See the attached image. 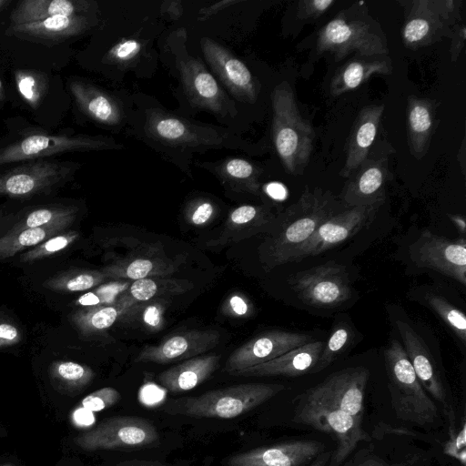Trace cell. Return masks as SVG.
<instances>
[{"instance_id": "ee69618b", "label": "cell", "mask_w": 466, "mask_h": 466, "mask_svg": "<svg viewBox=\"0 0 466 466\" xmlns=\"http://www.w3.org/2000/svg\"><path fill=\"white\" fill-rule=\"evenodd\" d=\"M16 83L22 96L32 106H36L44 92V80L36 73H16Z\"/></svg>"}, {"instance_id": "44dd1931", "label": "cell", "mask_w": 466, "mask_h": 466, "mask_svg": "<svg viewBox=\"0 0 466 466\" xmlns=\"http://www.w3.org/2000/svg\"><path fill=\"white\" fill-rule=\"evenodd\" d=\"M389 176L387 157H367L349 177L341 195V203L347 208L381 206Z\"/></svg>"}, {"instance_id": "ffe728a7", "label": "cell", "mask_w": 466, "mask_h": 466, "mask_svg": "<svg viewBox=\"0 0 466 466\" xmlns=\"http://www.w3.org/2000/svg\"><path fill=\"white\" fill-rule=\"evenodd\" d=\"M201 47L207 62L231 95L242 102H255L258 87L247 66L209 38L201 39Z\"/></svg>"}, {"instance_id": "30bf717a", "label": "cell", "mask_w": 466, "mask_h": 466, "mask_svg": "<svg viewBox=\"0 0 466 466\" xmlns=\"http://www.w3.org/2000/svg\"><path fill=\"white\" fill-rule=\"evenodd\" d=\"M288 282L304 304L319 309L336 308L352 294L346 268L333 261L299 271Z\"/></svg>"}, {"instance_id": "db71d44e", "label": "cell", "mask_w": 466, "mask_h": 466, "mask_svg": "<svg viewBox=\"0 0 466 466\" xmlns=\"http://www.w3.org/2000/svg\"><path fill=\"white\" fill-rule=\"evenodd\" d=\"M466 38V27L463 24L458 26L452 33L451 54L452 61H455L464 46Z\"/></svg>"}, {"instance_id": "d6986e66", "label": "cell", "mask_w": 466, "mask_h": 466, "mask_svg": "<svg viewBox=\"0 0 466 466\" xmlns=\"http://www.w3.org/2000/svg\"><path fill=\"white\" fill-rule=\"evenodd\" d=\"M325 449L317 441H289L235 454L227 466H305Z\"/></svg>"}, {"instance_id": "60d3db41", "label": "cell", "mask_w": 466, "mask_h": 466, "mask_svg": "<svg viewBox=\"0 0 466 466\" xmlns=\"http://www.w3.org/2000/svg\"><path fill=\"white\" fill-rule=\"evenodd\" d=\"M106 279L103 271L81 270L56 278L48 282V286L56 290L83 291L104 283Z\"/></svg>"}, {"instance_id": "f6af8a7d", "label": "cell", "mask_w": 466, "mask_h": 466, "mask_svg": "<svg viewBox=\"0 0 466 466\" xmlns=\"http://www.w3.org/2000/svg\"><path fill=\"white\" fill-rule=\"evenodd\" d=\"M129 311L136 312L135 317H139L138 319L150 330H158L164 325V305L154 299L143 306L138 304Z\"/></svg>"}, {"instance_id": "7402d4cb", "label": "cell", "mask_w": 466, "mask_h": 466, "mask_svg": "<svg viewBox=\"0 0 466 466\" xmlns=\"http://www.w3.org/2000/svg\"><path fill=\"white\" fill-rule=\"evenodd\" d=\"M278 214L265 205H242L228 215L219 234L207 242L208 247H225L258 234H269Z\"/></svg>"}, {"instance_id": "f35d334b", "label": "cell", "mask_w": 466, "mask_h": 466, "mask_svg": "<svg viewBox=\"0 0 466 466\" xmlns=\"http://www.w3.org/2000/svg\"><path fill=\"white\" fill-rule=\"evenodd\" d=\"M424 303L431 308L453 332V334L466 344V317L458 308L454 307L448 299L439 294L429 293Z\"/></svg>"}, {"instance_id": "6125c7cd", "label": "cell", "mask_w": 466, "mask_h": 466, "mask_svg": "<svg viewBox=\"0 0 466 466\" xmlns=\"http://www.w3.org/2000/svg\"><path fill=\"white\" fill-rule=\"evenodd\" d=\"M11 3L10 0H0V11Z\"/></svg>"}, {"instance_id": "9f6ffc18", "label": "cell", "mask_w": 466, "mask_h": 466, "mask_svg": "<svg viewBox=\"0 0 466 466\" xmlns=\"http://www.w3.org/2000/svg\"><path fill=\"white\" fill-rule=\"evenodd\" d=\"M161 10L173 19L180 17L183 7L180 1H166L162 4Z\"/></svg>"}, {"instance_id": "83f0119b", "label": "cell", "mask_w": 466, "mask_h": 466, "mask_svg": "<svg viewBox=\"0 0 466 466\" xmlns=\"http://www.w3.org/2000/svg\"><path fill=\"white\" fill-rule=\"evenodd\" d=\"M88 26L86 15L53 16L42 21L11 25L10 35L32 41H61L84 32Z\"/></svg>"}, {"instance_id": "be15d7a7", "label": "cell", "mask_w": 466, "mask_h": 466, "mask_svg": "<svg viewBox=\"0 0 466 466\" xmlns=\"http://www.w3.org/2000/svg\"><path fill=\"white\" fill-rule=\"evenodd\" d=\"M4 98H5V91H4V86H3L2 81L0 79V101H2Z\"/></svg>"}, {"instance_id": "603a6c76", "label": "cell", "mask_w": 466, "mask_h": 466, "mask_svg": "<svg viewBox=\"0 0 466 466\" xmlns=\"http://www.w3.org/2000/svg\"><path fill=\"white\" fill-rule=\"evenodd\" d=\"M395 326L420 383L425 391L448 408L445 388L423 339L403 320H396Z\"/></svg>"}, {"instance_id": "4dcf8cb0", "label": "cell", "mask_w": 466, "mask_h": 466, "mask_svg": "<svg viewBox=\"0 0 466 466\" xmlns=\"http://www.w3.org/2000/svg\"><path fill=\"white\" fill-rule=\"evenodd\" d=\"M89 3L76 0H24L12 10L11 25L30 24L53 16L85 15Z\"/></svg>"}, {"instance_id": "484cf974", "label": "cell", "mask_w": 466, "mask_h": 466, "mask_svg": "<svg viewBox=\"0 0 466 466\" xmlns=\"http://www.w3.org/2000/svg\"><path fill=\"white\" fill-rule=\"evenodd\" d=\"M69 89L79 109L94 121L106 126L121 122L120 104L102 89L80 79L70 80Z\"/></svg>"}, {"instance_id": "d590c367", "label": "cell", "mask_w": 466, "mask_h": 466, "mask_svg": "<svg viewBox=\"0 0 466 466\" xmlns=\"http://www.w3.org/2000/svg\"><path fill=\"white\" fill-rule=\"evenodd\" d=\"M137 304L121 294L113 304L90 307L75 316V321L85 334H96L106 331L117 319L124 317Z\"/></svg>"}, {"instance_id": "3957f363", "label": "cell", "mask_w": 466, "mask_h": 466, "mask_svg": "<svg viewBox=\"0 0 466 466\" xmlns=\"http://www.w3.org/2000/svg\"><path fill=\"white\" fill-rule=\"evenodd\" d=\"M384 358L391 404L397 418L420 427L436 424L438 409L420 383L399 340L390 341Z\"/></svg>"}, {"instance_id": "f1b7e54d", "label": "cell", "mask_w": 466, "mask_h": 466, "mask_svg": "<svg viewBox=\"0 0 466 466\" xmlns=\"http://www.w3.org/2000/svg\"><path fill=\"white\" fill-rule=\"evenodd\" d=\"M436 109L433 101L410 96L407 106V136L409 148L418 159L428 151L436 127Z\"/></svg>"}, {"instance_id": "6da1fadb", "label": "cell", "mask_w": 466, "mask_h": 466, "mask_svg": "<svg viewBox=\"0 0 466 466\" xmlns=\"http://www.w3.org/2000/svg\"><path fill=\"white\" fill-rule=\"evenodd\" d=\"M346 208L329 191L307 187L295 203L278 214L274 228L259 246L265 270L289 263L290 256L326 219Z\"/></svg>"}, {"instance_id": "2e32d148", "label": "cell", "mask_w": 466, "mask_h": 466, "mask_svg": "<svg viewBox=\"0 0 466 466\" xmlns=\"http://www.w3.org/2000/svg\"><path fill=\"white\" fill-rule=\"evenodd\" d=\"M370 372L363 367L331 373L305 395L335 405L362 423L364 396Z\"/></svg>"}, {"instance_id": "f546056e", "label": "cell", "mask_w": 466, "mask_h": 466, "mask_svg": "<svg viewBox=\"0 0 466 466\" xmlns=\"http://www.w3.org/2000/svg\"><path fill=\"white\" fill-rule=\"evenodd\" d=\"M392 63L389 56H360L343 65L334 75L330 93L334 96L358 88L375 74L389 75Z\"/></svg>"}, {"instance_id": "8fae6325", "label": "cell", "mask_w": 466, "mask_h": 466, "mask_svg": "<svg viewBox=\"0 0 466 466\" xmlns=\"http://www.w3.org/2000/svg\"><path fill=\"white\" fill-rule=\"evenodd\" d=\"M317 51L329 53L337 59L356 53L360 56H386L384 39L363 20L347 19L340 13L319 32Z\"/></svg>"}, {"instance_id": "bcb514c9", "label": "cell", "mask_w": 466, "mask_h": 466, "mask_svg": "<svg viewBox=\"0 0 466 466\" xmlns=\"http://www.w3.org/2000/svg\"><path fill=\"white\" fill-rule=\"evenodd\" d=\"M121 400V394L112 387H104L91 392L81 401V406L90 411L108 409Z\"/></svg>"}, {"instance_id": "e575fe53", "label": "cell", "mask_w": 466, "mask_h": 466, "mask_svg": "<svg viewBox=\"0 0 466 466\" xmlns=\"http://www.w3.org/2000/svg\"><path fill=\"white\" fill-rule=\"evenodd\" d=\"M78 208L72 204L49 203L26 207L14 215L7 216L6 230L4 234L12 231L35 228L51 224L55 221L76 217Z\"/></svg>"}, {"instance_id": "b9f144b4", "label": "cell", "mask_w": 466, "mask_h": 466, "mask_svg": "<svg viewBox=\"0 0 466 466\" xmlns=\"http://www.w3.org/2000/svg\"><path fill=\"white\" fill-rule=\"evenodd\" d=\"M449 432L448 440L443 446L444 454L459 461L461 466L466 465V425L462 417L461 427L456 426L455 414L451 407H448Z\"/></svg>"}, {"instance_id": "8992f818", "label": "cell", "mask_w": 466, "mask_h": 466, "mask_svg": "<svg viewBox=\"0 0 466 466\" xmlns=\"http://www.w3.org/2000/svg\"><path fill=\"white\" fill-rule=\"evenodd\" d=\"M295 403L293 421L329 433L336 440L328 466H340L359 442L371 441L361 423L335 405L304 393L295 399Z\"/></svg>"}, {"instance_id": "03108f58", "label": "cell", "mask_w": 466, "mask_h": 466, "mask_svg": "<svg viewBox=\"0 0 466 466\" xmlns=\"http://www.w3.org/2000/svg\"><path fill=\"white\" fill-rule=\"evenodd\" d=\"M3 466H7V465H3Z\"/></svg>"}, {"instance_id": "ba28073f", "label": "cell", "mask_w": 466, "mask_h": 466, "mask_svg": "<svg viewBox=\"0 0 466 466\" xmlns=\"http://www.w3.org/2000/svg\"><path fill=\"white\" fill-rule=\"evenodd\" d=\"M104 136L47 134L37 131L0 147V167L12 163L45 159L56 155L119 148Z\"/></svg>"}, {"instance_id": "d4e9b609", "label": "cell", "mask_w": 466, "mask_h": 466, "mask_svg": "<svg viewBox=\"0 0 466 466\" xmlns=\"http://www.w3.org/2000/svg\"><path fill=\"white\" fill-rule=\"evenodd\" d=\"M383 110V105H372L359 113L349 138L341 177H349L368 157Z\"/></svg>"}, {"instance_id": "816d5d0a", "label": "cell", "mask_w": 466, "mask_h": 466, "mask_svg": "<svg viewBox=\"0 0 466 466\" xmlns=\"http://www.w3.org/2000/svg\"><path fill=\"white\" fill-rule=\"evenodd\" d=\"M224 314L230 317H248L253 311V308L249 300L240 294H233L229 296L223 307Z\"/></svg>"}, {"instance_id": "cb8c5ba5", "label": "cell", "mask_w": 466, "mask_h": 466, "mask_svg": "<svg viewBox=\"0 0 466 466\" xmlns=\"http://www.w3.org/2000/svg\"><path fill=\"white\" fill-rule=\"evenodd\" d=\"M324 342L311 341L293 349L267 362L231 373L243 377H297L310 373L315 367Z\"/></svg>"}, {"instance_id": "e0dca14e", "label": "cell", "mask_w": 466, "mask_h": 466, "mask_svg": "<svg viewBox=\"0 0 466 466\" xmlns=\"http://www.w3.org/2000/svg\"><path fill=\"white\" fill-rule=\"evenodd\" d=\"M311 341L312 336L306 333L267 330L236 349L228 358L224 370L231 374L271 360Z\"/></svg>"}, {"instance_id": "9c48e42d", "label": "cell", "mask_w": 466, "mask_h": 466, "mask_svg": "<svg viewBox=\"0 0 466 466\" xmlns=\"http://www.w3.org/2000/svg\"><path fill=\"white\" fill-rule=\"evenodd\" d=\"M159 433L154 424L146 419L117 416L106 419L75 439L82 450H132L156 445Z\"/></svg>"}, {"instance_id": "11a10c76", "label": "cell", "mask_w": 466, "mask_h": 466, "mask_svg": "<svg viewBox=\"0 0 466 466\" xmlns=\"http://www.w3.org/2000/svg\"><path fill=\"white\" fill-rule=\"evenodd\" d=\"M239 1L238 0H222L218 3H215L208 7L203 8L199 12V18L201 20H206L216 13L228 7L230 5L238 4Z\"/></svg>"}, {"instance_id": "4fadbf2b", "label": "cell", "mask_w": 466, "mask_h": 466, "mask_svg": "<svg viewBox=\"0 0 466 466\" xmlns=\"http://www.w3.org/2000/svg\"><path fill=\"white\" fill-rule=\"evenodd\" d=\"M406 4L402 40L409 48L432 44L453 22L456 6L452 0H414Z\"/></svg>"}, {"instance_id": "836d02e7", "label": "cell", "mask_w": 466, "mask_h": 466, "mask_svg": "<svg viewBox=\"0 0 466 466\" xmlns=\"http://www.w3.org/2000/svg\"><path fill=\"white\" fill-rule=\"evenodd\" d=\"M221 179V181L229 187L230 189L237 192L260 195L258 168L251 162L240 157H228L214 166L206 164Z\"/></svg>"}, {"instance_id": "ab89813d", "label": "cell", "mask_w": 466, "mask_h": 466, "mask_svg": "<svg viewBox=\"0 0 466 466\" xmlns=\"http://www.w3.org/2000/svg\"><path fill=\"white\" fill-rule=\"evenodd\" d=\"M53 379L65 390L75 391L88 385L94 371L87 366L74 361H58L52 367Z\"/></svg>"}, {"instance_id": "4316f807", "label": "cell", "mask_w": 466, "mask_h": 466, "mask_svg": "<svg viewBox=\"0 0 466 466\" xmlns=\"http://www.w3.org/2000/svg\"><path fill=\"white\" fill-rule=\"evenodd\" d=\"M220 355L197 356L173 366L157 376L159 383L173 393L190 390L207 380L218 369Z\"/></svg>"}, {"instance_id": "5bb4252c", "label": "cell", "mask_w": 466, "mask_h": 466, "mask_svg": "<svg viewBox=\"0 0 466 466\" xmlns=\"http://www.w3.org/2000/svg\"><path fill=\"white\" fill-rule=\"evenodd\" d=\"M410 257L420 268L437 271L466 285V242L452 241L429 230L423 231L410 246Z\"/></svg>"}, {"instance_id": "c3c4849f", "label": "cell", "mask_w": 466, "mask_h": 466, "mask_svg": "<svg viewBox=\"0 0 466 466\" xmlns=\"http://www.w3.org/2000/svg\"><path fill=\"white\" fill-rule=\"evenodd\" d=\"M142 45L135 39H126L114 46L107 58L115 63H127L134 59L141 51Z\"/></svg>"}, {"instance_id": "94428289", "label": "cell", "mask_w": 466, "mask_h": 466, "mask_svg": "<svg viewBox=\"0 0 466 466\" xmlns=\"http://www.w3.org/2000/svg\"><path fill=\"white\" fill-rule=\"evenodd\" d=\"M282 189L281 187L278 184H272L268 186V193L273 196L274 198H279L282 195Z\"/></svg>"}, {"instance_id": "d6a6232c", "label": "cell", "mask_w": 466, "mask_h": 466, "mask_svg": "<svg viewBox=\"0 0 466 466\" xmlns=\"http://www.w3.org/2000/svg\"><path fill=\"white\" fill-rule=\"evenodd\" d=\"M76 217H69L51 224L23 230L12 231L0 237V259L13 257L18 252L33 248L65 231Z\"/></svg>"}, {"instance_id": "1f68e13d", "label": "cell", "mask_w": 466, "mask_h": 466, "mask_svg": "<svg viewBox=\"0 0 466 466\" xmlns=\"http://www.w3.org/2000/svg\"><path fill=\"white\" fill-rule=\"evenodd\" d=\"M177 263L167 258L137 257L118 260L103 268L107 278L113 279L139 280L173 274Z\"/></svg>"}, {"instance_id": "52a82bcc", "label": "cell", "mask_w": 466, "mask_h": 466, "mask_svg": "<svg viewBox=\"0 0 466 466\" xmlns=\"http://www.w3.org/2000/svg\"><path fill=\"white\" fill-rule=\"evenodd\" d=\"M78 163L56 159L20 162L0 169V197L29 199L56 191L73 178Z\"/></svg>"}, {"instance_id": "277c9868", "label": "cell", "mask_w": 466, "mask_h": 466, "mask_svg": "<svg viewBox=\"0 0 466 466\" xmlns=\"http://www.w3.org/2000/svg\"><path fill=\"white\" fill-rule=\"evenodd\" d=\"M285 386L276 383H245L176 400L166 408L171 414L194 418L232 419L266 402Z\"/></svg>"}, {"instance_id": "91938a15", "label": "cell", "mask_w": 466, "mask_h": 466, "mask_svg": "<svg viewBox=\"0 0 466 466\" xmlns=\"http://www.w3.org/2000/svg\"><path fill=\"white\" fill-rule=\"evenodd\" d=\"M462 233H465V220L461 215H453L451 218Z\"/></svg>"}, {"instance_id": "7bdbcfd3", "label": "cell", "mask_w": 466, "mask_h": 466, "mask_svg": "<svg viewBox=\"0 0 466 466\" xmlns=\"http://www.w3.org/2000/svg\"><path fill=\"white\" fill-rule=\"evenodd\" d=\"M78 237L75 231L62 232L29 248L20 256L22 262L40 259L69 246Z\"/></svg>"}, {"instance_id": "7c38bea8", "label": "cell", "mask_w": 466, "mask_h": 466, "mask_svg": "<svg viewBox=\"0 0 466 466\" xmlns=\"http://www.w3.org/2000/svg\"><path fill=\"white\" fill-rule=\"evenodd\" d=\"M380 206L346 208L326 219L289 258V262L300 261L333 248L369 226Z\"/></svg>"}, {"instance_id": "9a60e30c", "label": "cell", "mask_w": 466, "mask_h": 466, "mask_svg": "<svg viewBox=\"0 0 466 466\" xmlns=\"http://www.w3.org/2000/svg\"><path fill=\"white\" fill-rule=\"evenodd\" d=\"M175 56L180 78L190 102L200 109L226 116L234 113V106L215 77L203 63L181 51L176 46Z\"/></svg>"}, {"instance_id": "ac0fdd59", "label": "cell", "mask_w": 466, "mask_h": 466, "mask_svg": "<svg viewBox=\"0 0 466 466\" xmlns=\"http://www.w3.org/2000/svg\"><path fill=\"white\" fill-rule=\"evenodd\" d=\"M220 335L214 329H189L174 333L157 345L144 347L134 362L167 364L184 361L215 348Z\"/></svg>"}, {"instance_id": "7dc6e473", "label": "cell", "mask_w": 466, "mask_h": 466, "mask_svg": "<svg viewBox=\"0 0 466 466\" xmlns=\"http://www.w3.org/2000/svg\"><path fill=\"white\" fill-rule=\"evenodd\" d=\"M216 215V207L208 199L198 198L187 207L185 218L193 226L201 227L208 224Z\"/></svg>"}, {"instance_id": "6f0895ef", "label": "cell", "mask_w": 466, "mask_h": 466, "mask_svg": "<svg viewBox=\"0 0 466 466\" xmlns=\"http://www.w3.org/2000/svg\"><path fill=\"white\" fill-rule=\"evenodd\" d=\"M116 466H166L158 462L144 461H124L116 464Z\"/></svg>"}, {"instance_id": "681fc988", "label": "cell", "mask_w": 466, "mask_h": 466, "mask_svg": "<svg viewBox=\"0 0 466 466\" xmlns=\"http://www.w3.org/2000/svg\"><path fill=\"white\" fill-rule=\"evenodd\" d=\"M414 461L413 459L411 461L390 462L367 450H362L343 466H413Z\"/></svg>"}, {"instance_id": "e7e4bbea", "label": "cell", "mask_w": 466, "mask_h": 466, "mask_svg": "<svg viewBox=\"0 0 466 466\" xmlns=\"http://www.w3.org/2000/svg\"><path fill=\"white\" fill-rule=\"evenodd\" d=\"M5 216V208L0 207V220Z\"/></svg>"}, {"instance_id": "f5cc1de1", "label": "cell", "mask_w": 466, "mask_h": 466, "mask_svg": "<svg viewBox=\"0 0 466 466\" xmlns=\"http://www.w3.org/2000/svg\"><path fill=\"white\" fill-rule=\"evenodd\" d=\"M21 340V332L11 323L0 322V347L12 346Z\"/></svg>"}, {"instance_id": "5b68a950", "label": "cell", "mask_w": 466, "mask_h": 466, "mask_svg": "<svg viewBox=\"0 0 466 466\" xmlns=\"http://www.w3.org/2000/svg\"><path fill=\"white\" fill-rule=\"evenodd\" d=\"M143 130L150 141L178 151L217 147L246 149L248 147L240 137L226 130L198 125L160 108L147 110Z\"/></svg>"}, {"instance_id": "f907efd6", "label": "cell", "mask_w": 466, "mask_h": 466, "mask_svg": "<svg viewBox=\"0 0 466 466\" xmlns=\"http://www.w3.org/2000/svg\"><path fill=\"white\" fill-rule=\"evenodd\" d=\"M333 4V0H303L299 3L298 15L304 20H314L321 16Z\"/></svg>"}, {"instance_id": "7a4b0ae2", "label": "cell", "mask_w": 466, "mask_h": 466, "mask_svg": "<svg viewBox=\"0 0 466 466\" xmlns=\"http://www.w3.org/2000/svg\"><path fill=\"white\" fill-rule=\"evenodd\" d=\"M272 139L285 170L300 175L307 167L313 149L315 133L302 117L294 93L286 81L272 92Z\"/></svg>"}, {"instance_id": "680465c9", "label": "cell", "mask_w": 466, "mask_h": 466, "mask_svg": "<svg viewBox=\"0 0 466 466\" xmlns=\"http://www.w3.org/2000/svg\"><path fill=\"white\" fill-rule=\"evenodd\" d=\"M331 451H322L310 466H326L330 459Z\"/></svg>"}, {"instance_id": "8d00e7d4", "label": "cell", "mask_w": 466, "mask_h": 466, "mask_svg": "<svg viewBox=\"0 0 466 466\" xmlns=\"http://www.w3.org/2000/svg\"><path fill=\"white\" fill-rule=\"evenodd\" d=\"M193 288L185 279L148 278L135 280L122 294L137 305L163 296L182 294Z\"/></svg>"}, {"instance_id": "74e56055", "label": "cell", "mask_w": 466, "mask_h": 466, "mask_svg": "<svg viewBox=\"0 0 466 466\" xmlns=\"http://www.w3.org/2000/svg\"><path fill=\"white\" fill-rule=\"evenodd\" d=\"M354 338L352 326L346 320L334 323L319 360L310 373H317L329 366L350 345Z\"/></svg>"}]
</instances>
